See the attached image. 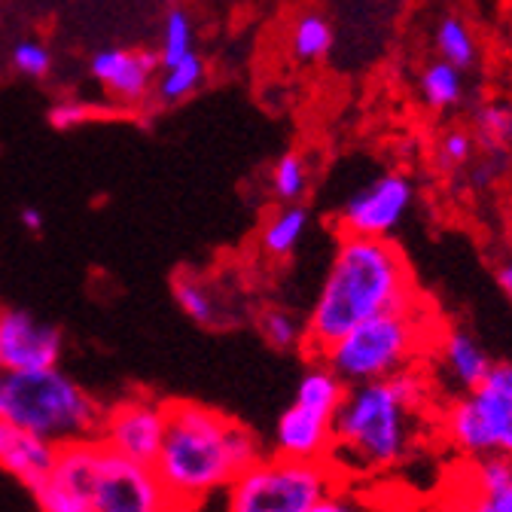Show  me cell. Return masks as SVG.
Wrapping results in <instances>:
<instances>
[{"instance_id":"277c9868","label":"cell","mask_w":512,"mask_h":512,"mask_svg":"<svg viewBox=\"0 0 512 512\" xmlns=\"http://www.w3.org/2000/svg\"><path fill=\"white\" fill-rule=\"evenodd\" d=\"M0 418L13 421L52 445L98 439L104 406L64 369H0Z\"/></svg>"},{"instance_id":"4fadbf2b","label":"cell","mask_w":512,"mask_h":512,"mask_svg":"<svg viewBox=\"0 0 512 512\" xmlns=\"http://www.w3.org/2000/svg\"><path fill=\"white\" fill-rule=\"evenodd\" d=\"M272 452L296 461H330L333 455V418L308 406H287L275 424Z\"/></svg>"},{"instance_id":"ffe728a7","label":"cell","mask_w":512,"mask_h":512,"mask_svg":"<svg viewBox=\"0 0 512 512\" xmlns=\"http://www.w3.org/2000/svg\"><path fill=\"white\" fill-rule=\"evenodd\" d=\"M305 232H308V211L299 202H293L266 220L260 244L272 260H287V256H293L296 247L302 244Z\"/></svg>"},{"instance_id":"ac0fdd59","label":"cell","mask_w":512,"mask_h":512,"mask_svg":"<svg viewBox=\"0 0 512 512\" xmlns=\"http://www.w3.org/2000/svg\"><path fill=\"white\" fill-rule=\"evenodd\" d=\"M345 391H348V384L324 363V360H314L305 372H302V378H299V384H296V403L299 406H308V409H314V412H320V415H336V409L342 406V397H345Z\"/></svg>"},{"instance_id":"3957f363","label":"cell","mask_w":512,"mask_h":512,"mask_svg":"<svg viewBox=\"0 0 512 512\" xmlns=\"http://www.w3.org/2000/svg\"><path fill=\"white\" fill-rule=\"evenodd\" d=\"M424 381L406 369L391 378L348 384L333 415L330 464L345 476H375L403 467L415 445Z\"/></svg>"},{"instance_id":"52a82bcc","label":"cell","mask_w":512,"mask_h":512,"mask_svg":"<svg viewBox=\"0 0 512 512\" xmlns=\"http://www.w3.org/2000/svg\"><path fill=\"white\" fill-rule=\"evenodd\" d=\"M442 436L464 458H512V363H494L479 388L442 412Z\"/></svg>"},{"instance_id":"d4e9b609","label":"cell","mask_w":512,"mask_h":512,"mask_svg":"<svg viewBox=\"0 0 512 512\" xmlns=\"http://www.w3.org/2000/svg\"><path fill=\"white\" fill-rule=\"evenodd\" d=\"M256 324H260L266 345L275 351H293V348L305 345V320H299L287 308H266Z\"/></svg>"},{"instance_id":"8992f818","label":"cell","mask_w":512,"mask_h":512,"mask_svg":"<svg viewBox=\"0 0 512 512\" xmlns=\"http://www.w3.org/2000/svg\"><path fill=\"white\" fill-rule=\"evenodd\" d=\"M345 479L330 461L263 455L223 491V512H308Z\"/></svg>"},{"instance_id":"d6a6232c","label":"cell","mask_w":512,"mask_h":512,"mask_svg":"<svg viewBox=\"0 0 512 512\" xmlns=\"http://www.w3.org/2000/svg\"><path fill=\"white\" fill-rule=\"evenodd\" d=\"M308 512H366V506H363L354 494H348V491L339 485V488H333L324 500H317Z\"/></svg>"},{"instance_id":"cb8c5ba5","label":"cell","mask_w":512,"mask_h":512,"mask_svg":"<svg viewBox=\"0 0 512 512\" xmlns=\"http://www.w3.org/2000/svg\"><path fill=\"white\" fill-rule=\"evenodd\" d=\"M436 52L442 61L455 64V68L467 71L476 64V40L470 34V28L455 19V16H445L436 28Z\"/></svg>"},{"instance_id":"e575fe53","label":"cell","mask_w":512,"mask_h":512,"mask_svg":"<svg viewBox=\"0 0 512 512\" xmlns=\"http://www.w3.org/2000/svg\"><path fill=\"white\" fill-rule=\"evenodd\" d=\"M497 281H500L503 293H506V296L512 299V260L500 263V269H497Z\"/></svg>"},{"instance_id":"5b68a950","label":"cell","mask_w":512,"mask_h":512,"mask_svg":"<svg viewBox=\"0 0 512 512\" xmlns=\"http://www.w3.org/2000/svg\"><path fill=\"white\" fill-rule=\"evenodd\" d=\"M427 342V320L418 305L375 314L339 342H333L320 360H324L345 384L378 381L412 369L415 357Z\"/></svg>"},{"instance_id":"f1b7e54d","label":"cell","mask_w":512,"mask_h":512,"mask_svg":"<svg viewBox=\"0 0 512 512\" xmlns=\"http://www.w3.org/2000/svg\"><path fill=\"white\" fill-rule=\"evenodd\" d=\"M476 128L491 150H512V107L485 104L476 110Z\"/></svg>"},{"instance_id":"1f68e13d","label":"cell","mask_w":512,"mask_h":512,"mask_svg":"<svg viewBox=\"0 0 512 512\" xmlns=\"http://www.w3.org/2000/svg\"><path fill=\"white\" fill-rule=\"evenodd\" d=\"M467 476H470V470H467ZM442 512H494V503H491V497L470 476L467 488H458L452 494V500L442 506Z\"/></svg>"},{"instance_id":"603a6c76","label":"cell","mask_w":512,"mask_h":512,"mask_svg":"<svg viewBox=\"0 0 512 512\" xmlns=\"http://www.w3.org/2000/svg\"><path fill=\"white\" fill-rule=\"evenodd\" d=\"M159 61L174 64L186 58L189 52H196V25L192 16L183 7H171L162 19V40H159Z\"/></svg>"},{"instance_id":"2e32d148","label":"cell","mask_w":512,"mask_h":512,"mask_svg":"<svg viewBox=\"0 0 512 512\" xmlns=\"http://www.w3.org/2000/svg\"><path fill=\"white\" fill-rule=\"evenodd\" d=\"M174 299L180 305V311L199 327H226V308L223 299L217 296V290L196 272H180L171 281Z\"/></svg>"},{"instance_id":"d590c367","label":"cell","mask_w":512,"mask_h":512,"mask_svg":"<svg viewBox=\"0 0 512 512\" xmlns=\"http://www.w3.org/2000/svg\"><path fill=\"white\" fill-rule=\"evenodd\" d=\"M162 512H196V509H189V506H177V503H168Z\"/></svg>"},{"instance_id":"8d00e7d4","label":"cell","mask_w":512,"mask_h":512,"mask_svg":"<svg viewBox=\"0 0 512 512\" xmlns=\"http://www.w3.org/2000/svg\"><path fill=\"white\" fill-rule=\"evenodd\" d=\"M0 369H4V363H0Z\"/></svg>"},{"instance_id":"f546056e","label":"cell","mask_w":512,"mask_h":512,"mask_svg":"<svg viewBox=\"0 0 512 512\" xmlns=\"http://www.w3.org/2000/svg\"><path fill=\"white\" fill-rule=\"evenodd\" d=\"M46 116L55 132H71V128H80V125L92 122L95 116H101V110L83 98H61L49 107Z\"/></svg>"},{"instance_id":"7c38bea8","label":"cell","mask_w":512,"mask_h":512,"mask_svg":"<svg viewBox=\"0 0 512 512\" xmlns=\"http://www.w3.org/2000/svg\"><path fill=\"white\" fill-rule=\"evenodd\" d=\"M64 336L55 324L25 308H0V363L13 372H37L61 363Z\"/></svg>"},{"instance_id":"e0dca14e","label":"cell","mask_w":512,"mask_h":512,"mask_svg":"<svg viewBox=\"0 0 512 512\" xmlns=\"http://www.w3.org/2000/svg\"><path fill=\"white\" fill-rule=\"evenodd\" d=\"M205 80H208V64H205L202 52L196 49L174 64H162L159 80H156V101L162 107L183 104L186 98H192L205 86Z\"/></svg>"},{"instance_id":"7a4b0ae2","label":"cell","mask_w":512,"mask_h":512,"mask_svg":"<svg viewBox=\"0 0 512 512\" xmlns=\"http://www.w3.org/2000/svg\"><path fill=\"white\" fill-rule=\"evenodd\" d=\"M263 455L260 436L232 415L205 403L171 400L165 439L153 467L171 503L199 512L205 500L223 494L244 467Z\"/></svg>"},{"instance_id":"8fae6325","label":"cell","mask_w":512,"mask_h":512,"mask_svg":"<svg viewBox=\"0 0 512 512\" xmlns=\"http://www.w3.org/2000/svg\"><path fill=\"white\" fill-rule=\"evenodd\" d=\"M165 424H168V403L138 394V397H125L113 406H104L98 439L125 458L156 464L165 439Z\"/></svg>"},{"instance_id":"44dd1931","label":"cell","mask_w":512,"mask_h":512,"mask_svg":"<svg viewBox=\"0 0 512 512\" xmlns=\"http://www.w3.org/2000/svg\"><path fill=\"white\" fill-rule=\"evenodd\" d=\"M333 49V25L320 13H302L290 28V52L296 61H320Z\"/></svg>"},{"instance_id":"9a60e30c","label":"cell","mask_w":512,"mask_h":512,"mask_svg":"<svg viewBox=\"0 0 512 512\" xmlns=\"http://www.w3.org/2000/svg\"><path fill=\"white\" fill-rule=\"evenodd\" d=\"M439 366L445 381L458 394H467L485 381L494 360L467 330H448L439 342Z\"/></svg>"},{"instance_id":"83f0119b","label":"cell","mask_w":512,"mask_h":512,"mask_svg":"<svg viewBox=\"0 0 512 512\" xmlns=\"http://www.w3.org/2000/svg\"><path fill=\"white\" fill-rule=\"evenodd\" d=\"M10 64H13V71L25 80H46L52 74V52L43 40L37 37H22L13 43L10 49Z\"/></svg>"},{"instance_id":"9c48e42d","label":"cell","mask_w":512,"mask_h":512,"mask_svg":"<svg viewBox=\"0 0 512 512\" xmlns=\"http://www.w3.org/2000/svg\"><path fill=\"white\" fill-rule=\"evenodd\" d=\"M415 205V183L400 171H384L354 189L339 211L345 235L391 238Z\"/></svg>"},{"instance_id":"6da1fadb","label":"cell","mask_w":512,"mask_h":512,"mask_svg":"<svg viewBox=\"0 0 512 512\" xmlns=\"http://www.w3.org/2000/svg\"><path fill=\"white\" fill-rule=\"evenodd\" d=\"M418 305L406 253L391 238H339L305 317V348L320 357L363 320Z\"/></svg>"},{"instance_id":"d6986e66","label":"cell","mask_w":512,"mask_h":512,"mask_svg":"<svg viewBox=\"0 0 512 512\" xmlns=\"http://www.w3.org/2000/svg\"><path fill=\"white\" fill-rule=\"evenodd\" d=\"M464 71L455 68V64H448L442 58L430 61L427 68L421 71L418 77V92H421V101L424 107L430 110H452L464 101Z\"/></svg>"},{"instance_id":"484cf974","label":"cell","mask_w":512,"mask_h":512,"mask_svg":"<svg viewBox=\"0 0 512 512\" xmlns=\"http://www.w3.org/2000/svg\"><path fill=\"white\" fill-rule=\"evenodd\" d=\"M308 162L302 153H284L275 165H272V192L275 199H281L284 205H293L305 196L308 189Z\"/></svg>"},{"instance_id":"7402d4cb","label":"cell","mask_w":512,"mask_h":512,"mask_svg":"<svg viewBox=\"0 0 512 512\" xmlns=\"http://www.w3.org/2000/svg\"><path fill=\"white\" fill-rule=\"evenodd\" d=\"M467 470L473 482L491 497L494 512H512V458H476Z\"/></svg>"},{"instance_id":"4dcf8cb0","label":"cell","mask_w":512,"mask_h":512,"mask_svg":"<svg viewBox=\"0 0 512 512\" xmlns=\"http://www.w3.org/2000/svg\"><path fill=\"white\" fill-rule=\"evenodd\" d=\"M473 150H476L473 135L455 128V132H445L442 141H439V162L448 165V168H458V165L473 159Z\"/></svg>"},{"instance_id":"30bf717a","label":"cell","mask_w":512,"mask_h":512,"mask_svg":"<svg viewBox=\"0 0 512 512\" xmlns=\"http://www.w3.org/2000/svg\"><path fill=\"white\" fill-rule=\"evenodd\" d=\"M159 68H162L159 52L138 49V46H101L89 58L92 83L122 113L141 110L156 98Z\"/></svg>"},{"instance_id":"836d02e7","label":"cell","mask_w":512,"mask_h":512,"mask_svg":"<svg viewBox=\"0 0 512 512\" xmlns=\"http://www.w3.org/2000/svg\"><path fill=\"white\" fill-rule=\"evenodd\" d=\"M19 220H22L25 232H31V235H40V232H43V223H46V220H43V211H40V208H34V205L22 208Z\"/></svg>"},{"instance_id":"ba28073f","label":"cell","mask_w":512,"mask_h":512,"mask_svg":"<svg viewBox=\"0 0 512 512\" xmlns=\"http://www.w3.org/2000/svg\"><path fill=\"white\" fill-rule=\"evenodd\" d=\"M168 503L171 497L153 464L125 458L104 442L98 445V467L92 482L95 512H162Z\"/></svg>"},{"instance_id":"5bb4252c","label":"cell","mask_w":512,"mask_h":512,"mask_svg":"<svg viewBox=\"0 0 512 512\" xmlns=\"http://www.w3.org/2000/svg\"><path fill=\"white\" fill-rule=\"evenodd\" d=\"M58 445L46 442L43 436L0 418V470L34 491L55 464Z\"/></svg>"},{"instance_id":"4316f807","label":"cell","mask_w":512,"mask_h":512,"mask_svg":"<svg viewBox=\"0 0 512 512\" xmlns=\"http://www.w3.org/2000/svg\"><path fill=\"white\" fill-rule=\"evenodd\" d=\"M34 500L40 506V512H95L92 509V497L71 488V485H64L52 476H46L34 491Z\"/></svg>"}]
</instances>
